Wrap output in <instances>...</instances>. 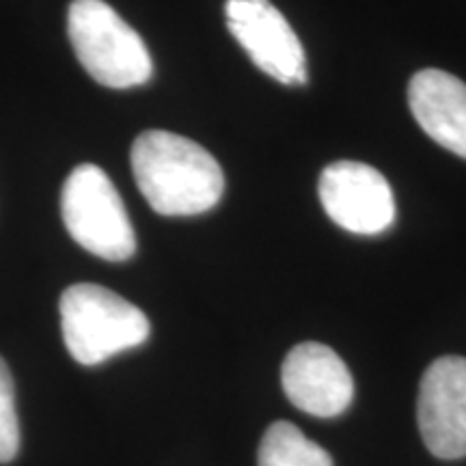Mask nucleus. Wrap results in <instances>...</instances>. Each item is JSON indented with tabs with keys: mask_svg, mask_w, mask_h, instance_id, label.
Masks as SVG:
<instances>
[{
	"mask_svg": "<svg viewBox=\"0 0 466 466\" xmlns=\"http://www.w3.org/2000/svg\"><path fill=\"white\" fill-rule=\"evenodd\" d=\"M138 190L162 217H197L220 201L225 175L199 143L167 130H147L130 151Z\"/></svg>",
	"mask_w": 466,
	"mask_h": 466,
	"instance_id": "nucleus-1",
	"label": "nucleus"
},
{
	"mask_svg": "<svg viewBox=\"0 0 466 466\" xmlns=\"http://www.w3.org/2000/svg\"><path fill=\"white\" fill-rule=\"evenodd\" d=\"M61 330L67 352L93 367L138 348L149 337V319L132 302L96 283H76L63 291Z\"/></svg>",
	"mask_w": 466,
	"mask_h": 466,
	"instance_id": "nucleus-2",
	"label": "nucleus"
},
{
	"mask_svg": "<svg viewBox=\"0 0 466 466\" xmlns=\"http://www.w3.org/2000/svg\"><path fill=\"white\" fill-rule=\"evenodd\" d=\"M67 35L80 66L108 89L145 85L154 72L143 37L104 0H74Z\"/></svg>",
	"mask_w": 466,
	"mask_h": 466,
	"instance_id": "nucleus-3",
	"label": "nucleus"
},
{
	"mask_svg": "<svg viewBox=\"0 0 466 466\" xmlns=\"http://www.w3.org/2000/svg\"><path fill=\"white\" fill-rule=\"evenodd\" d=\"M66 229L85 250L106 261H126L137 250V233L121 195L96 165H78L61 192Z\"/></svg>",
	"mask_w": 466,
	"mask_h": 466,
	"instance_id": "nucleus-4",
	"label": "nucleus"
},
{
	"mask_svg": "<svg viewBox=\"0 0 466 466\" xmlns=\"http://www.w3.org/2000/svg\"><path fill=\"white\" fill-rule=\"evenodd\" d=\"M319 201L335 225L359 236L387 231L395 220V197L387 177L354 160L329 165L319 175Z\"/></svg>",
	"mask_w": 466,
	"mask_h": 466,
	"instance_id": "nucleus-5",
	"label": "nucleus"
},
{
	"mask_svg": "<svg viewBox=\"0 0 466 466\" xmlns=\"http://www.w3.org/2000/svg\"><path fill=\"white\" fill-rule=\"evenodd\" d=\"M227 26L261 72L283 85L307 83V56L285 15L270 0H227Z\"/></svg>",
	"mask_w": 466,
	"mask_h": 466,
	"instance_id": "nucleus-6",
	"label": "nucleus"
},
{
	"mask_svg": "<svg viewBox=\"0 0 466 466\" xmlns=\"http://www.w3.org/2000/svg\"><path fill=\"white\" fill-rule=\"evenodd\" d=\"M417 421L423 442L436 458L466 456V359L441 357L419 384Z\"/></svg>",
	"mask_w": 466,
	"mask_h": 466,
	"instance_id": "nucleus-7",
	"label": "nucleus"
},
{
	"mask_svg": "<svg viewBox=\"0 0 466 466\" xmlns=\"http://www.w3.org/2000/svg\"><path fill=\"white\" fill-rule=\"evenodd\" d=\"M281 382L291 404L313 417L330 419L352 404L354 380L339 354L324 343H299L285 359Z\"/></svg>",
	"mask_w": 466,
	"mask_h": 466,
	"instance_id": "nucleus-8",
	"label": "nucleus"
},
{
	"mask_svg": "<svg viewBox=\"0 0 466 466\" xmlns=\"http://www.w3.org/2000/svg\"><path fill=\"white\" fill-rule=\"evenodd\" d=\"M408 106L432 141L466 160V83L442 69H423L408 83Z\"/></svg>",
	"mask_w": 466,
	"mask_h": 466,
	"instance_id": "nucleus-9",
	"label": "nucleus"
},
{
	"mask_svg": "<svg viewBox=\"0 0 466 466\" xmlns=\"http://www.w3.org/2000/svg\"><path fill=\"white\" fill-rule=\"evenodd\" d=\"M259 466H333V458L289 421H277L259 442Z\"/></svg>",
	"mask_w": 466,
	"mask_h": 466,
	"instance_id": "nucleus-10",
	"label": "nucleus"
},
{
	"mask_svg": "<svg viewBox=\"0 0 466 466\" xmlns=\"http://www.w3.org/2000/svg\"><path fill=\"white\" fill-rule=\"evenodd\" d=\"M20 451V419L15 410V387L7 363L0 357V464H7Z\"/></svg>",
	"mask_w": 466,
	"mask_h": 466,
	"instance_id": "nucleus-11",
	"label": "nucleus"
}]
</instances>
